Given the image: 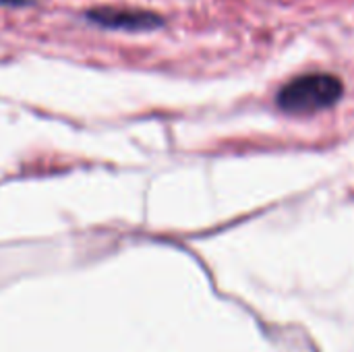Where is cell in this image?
I'll list each match as a JSON object with an SVG mask.
<instances>
[{
	"instance_id": "6da1fadb",
	"label": "cell",
	"mask_w": 354,
	"mask_h": 352,
	"mask_svg": "<svg viewBox=\"0 0 354 352\" xmlns=\"http://www.w3.org/2000/svg\"><path fill=\"white\" fill-rule=\"evenodd\" d=\"M344 93V83L330 73H309L288 81L276 95L282 112L292 116H309L332 108Z\"/></svg>"
},
{
	"instance_id": "7a4b0ae2",
	"label": "cell",
	"mask_w": 354,
	"mask_h": 352,
	"mask_svg": "<svg viewBox=\"0 0 354 352\" xmlns=\"http://www.w3.org/2000/svg\"><path fill=\"white\" fill-rule=\"evenodd\" d=\"M89 19L112 27V29H147L160 25V19L149 12H137V10H116V8H102L89 12Z\"/></svg>"
}]
</instances>
